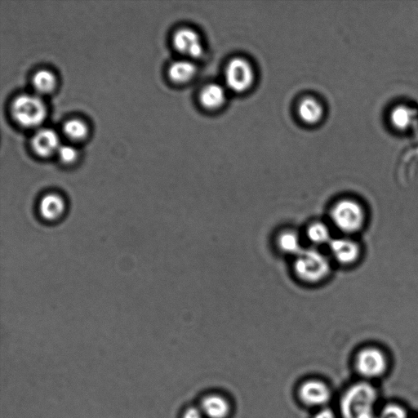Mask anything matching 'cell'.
Instances as JSON below:
<instances>
[{
    "label": "cell",
    "mask_w": 418,
    "mask_h": 418,
    "mask_svg": "<svg viewBox=\"0 0 418 418\" xmlns=\"http://www.w3.org/2000/svg\"><path fill=\"white\" fill-rule=\"evenodd\" d=\"M328 246L332 257L341 264H352L359 259L360 248L352 239L345 237L332 239Z\"/></svg>",
    "instance_id": "cell-9"
},
{
    "label": "cell",
    "mask_w": 418,
    "mask_h": 418,
    "mask_svg": "<svg viewBox=\"0 0 418 418\" xmlns=\"http://www.w3.org/2000/svg\"><path fill=\"white\" fill-rule=\"evenodd\" d=\"M197 73L193 62L188 60H181L173 62L168 70L170 77L176 83H182L190 81Z\"/></svg>",
    "instance_id": "cell-17"
},
{
    "label": "cell",
    "mask_w": 418,
    "mask_h": 418,
    "mask_svg": "<svg viewBox=\"0 0 418 418\" xmlns=\"http://www.w3.org/2000/svg\"><path fill=\"white\" fill-rule=\"evenodd\" d=\"M33 84L39 93L50 92L56 86V78L51 71L41 70L34 75Z\"/></svg>",
    "instance_id": "cell-19"
},
{
    "label": "cell",
    "mask_w": 418,
    "mask_h": 418,
    "mask_svg": "<svg viewBox=\"0 0 418 418\" xmlns=\"http://www.w3.org/2000/svg\"><path fill=\"white\" fill-rule=\"evenodd\" d=\"M306 235L310 241L315 246H322V244L329 243L331 240L330 230L326 224L323 222L315 221L311 223L308 230H306Z\"/></svg>",
    "instance_id": "cell-18"
},
{
    "label": "cell",
    "mask_w": 418,
    "mask_h": 418,
    "mask_svg": "<svg viewBox=\"0 0 418 418\" xmlns=\"http://www.w3.org/2000/svg\"><path fill=\"white\" fill-rule=\"evenodd\" d=\"M59 157L61 161L66 163H72L77 158V150L73 146L69 145H61L59 150Z\"/></svg>",
    "instance_id": "cell-22"
},
{
    "label": "cell",
    "mask_w": 418,
    "mask_h": 418,
    "mask_svg": "<svg viewBox=\"0 0 418 418\" xmlns=\"http://www.w3.org/2000/svg\"><path fill=\"white\" fill-rule=\"evenodd\" d=\"M377 390L368 382L351 386L342 395L340 411L342 418H375Z\"/></svg>",
    "instance_id": "cell-1"
},
{
    "label": "cell",
    "mask_w": 418,
    "mask_h": 418,
    "mask_svg": "<svg viewBox=\"0 0 418 418\" xmlns=\"http://www.w3.org/2000/svg\"><path fill=\"white\" fill-rule=\"evenodd\" d=\"M182 418H206V417L199 408L190 407L186 409Z\"/></svg>",
    "instance_id": "cell-23"
},
{
    "label": "cell",
    "mask_w": 418,
    "mask_h": 418,
    "mask_svg": "<svg viewBox=\"0 0 418 418\" xmlns=\"http://www.w3.org/2000/svg\"><path fill=\"white\" fill-rule=\"evenodd\" d=\"M31 145L40 157H48L60 148V140L54 130L42 128L32 137Z\"/></svg>",
    "instance_id": "cell-13"
},
{
    "label": "cell",
    "mask_w": 418,
    "mask_h": 418,
    "mask_svg": "<svg viewBox=\"0 0 418 418\" xmlns=\"http://www.w3.org/2000/svg\"><path fill=\"white\" fill-rule=\"evenodd\" d=\"M355 368L366 379H377L385 375L388 368L386 355L376 348H364L355 358Z\"/></svg>",
    "instance_id": "cell-5"
},
{
    "label": "cell",
    "mask_w": 418,
    "mask_h": 418,
    "mask_svg": "<svg viewBox=\"0 0 418 418\" xmlns=\"http://www.w3.org/2000/svg\"><path fill=\"white\" fill-rule=\"evenodd\" d=\"M328 257L315 248L303 249L295 257V271L302 281L315 283L322 281L330 272Z\"/></svg>",
    "instance_id": "cell-2"
},
{
    "label": "cell",
    "mask_w": 418,
    "mask_h": 418,
    "mask_svg": "<svg viewBox=\"0 0 418 418\" xmlns=\"http://www.w3.org/2000/svg\"><path fill=\"white\" fill-rule=\"evenodd\" d=\"M199 408L207 418H228L231 412L229 400L216 393L206 395L200 402Z\"/></svg>",
    "instance_id": "cell-12"
},
{
    "label": "cell",
    "mask_w": 418,
    "mask_h": 418,
    "mask_svg": "<svg viewBox=\"0 0 418 418\" xmlns=\"http://www.w3.org/2000/svg\"><path fill=\"white\" fill-rule=\"evenodd\" d=\"M199 99L203 108L217 110L224 105L226 92L225 88L219 84L212 83L203 88Z\"/></svg>",
    "instance_id": "cell-14"
},
{
    "label": "cell",
    "mask_w": 418,
    "mask_h": 418,
    "mask_svg": "<svg viewBox=\"0 0 418 418\" xmlns=\"http://www.w3.org/2000/svg\"><path fill=\"white\" fill-rule=\"evenodd\" d=\"M331 219L336 228L342 232L352 234L363 228L366 213L355 200L344 199L332 206Z\"/></svg>",
    "instance_id": "cell-3"
},
{
    "label": "cell",
    "mask_w": 418,
    "mask_h": 418,
    "mask_svg": "<svg viewBox=\"0 0 418 418\" xmlns=\"http://www.w3.org/2000/svg\"><path fill=\"white\" fill-rule=\"evenodd\" d=\"M418 119L417 110L412 106L399 104L394 106L389 113L390 126L395 131L404 132L412 130Z\"/></svg>",
    "instance_id": "cell-11"
},
{
    "label": "cell",
    "mask_w": 418,
    "mask_h": 418,
    "mask_svg": "<svg viewBox=\"0 0 418 418\" xmlns=\"http://www.w3.org/2000/svg\"><path fill=\"white\" fill-rule=\"evenodd\" d=\"M176 50L193 59L202 56L203 46L201 38L197 31L190 28H181L177 31L172 39Z\"/></svg>",
    "instance_id": "cell-8"
},
{
    "label": "cell",
    "mask_w": 418,
    "mask_h": 418,
    "mask_svg": "<svg viewBox=\"0 0 418 418\" xmlns=\"http://www.w3.org/2000/svg\"><path fill=\"white\" fill-rule=\"evenodd\" d=\"M277 246L283 252L295 257L304 249L299 235L290 230H284L279 235Z\"/></svg>",
    "instance_id": "cell-16"
},
{
    "label": "cell",
    "mask_w": 418,
    "mask_h": 418,
    "mask_svg": "<svg viewBox=\"0 0 418 418\" xmlns=\"http://www.w3.org/2000/svg\"><path fill=\"white\" fill-rule=\"evenodd\" d=\"M39 215L48 222L59 221L65 215L66 203L61 195L57 193H48L40 199Z\"/></svg>",
    "instance_id": "cell-10"
},
{
    "label": "cell",
    "mask_w": 418,
    "mask_h": 418,
    "mask_svg": "<svg viewBox=\"0 0 418 418\" xmlns=\"http://www.w3.org/2000/svg\"><path fill=\"white\" fill-rule=\"evenodd\" d=\"M63 131L70 139L80 140L87 135L88 128L82 120L73 119L64 123Z\"/></svg>",
    "instance_id": "cell-20"
},
{
    "label": "cell",
    "mask_w": 418,
    "mask_h": 418,
    "mask_svg": "<svg viewBox=\"0 0 418 418\" xmlns=\"http://www.w3.org/2000/svg\"><path fill=\"white\" fill-rule=\"evenodd\" d=\"M297 111L302 121L309 124L318 123L324 115L322 105L312 97H306L302 100Z\"/></svg>",
    "instance_id": "cell-15"
},
{
    "label": "cell",
    "mask_w": 418,
    "mask_h": 418,
    "mask_svg": "<svg viewBox=\"0 0 418 418\" xmlns=\"http://www.w3.org/2000/svg\"><path fill=\"white\" fill-rule=\"evenodd\" d=\"M375 418H408V413L402 406L397 404H390L381 409Z\"/></svg>",
    "instance_id": "cell-21"
},
{
    "label": "cell",
    "mask_w": 418,
    "mask_h": 418,
    "mask_svg": "<svg viewBox=\"0 0 418 418\" xmlns=\"http://www.w3.org/2000/svg\"><path fill=\"white\" fill-rule=\"evenodd\" d=\"M12 114L17 123L25 127H37L46 119V106L37 95L17 97L12 105Z\"/></svg>",
    "instance_id": "cell-4"
},
{
    "label": "cell",
    "mask_w": 418,
    "mask_h": 418,
    "mask_svg": "<svg viewBox=\"0 0 418 418\" xmlns=\"http://www.w3.org/2000/svg\"><path fill=\"white\" fill-rule=\"evenodd\" d=\"M314 418H336V415L332 409L323 408L315 413Z\"/></svg>",
    "instance_id": "cell-24"
},
{
    "label": "cell",
    "mask_w": 418,
    "mask_h": 418,
    "mask_svg": "<svg viewBox=\"0 0 418 418\" xmlns=\"http://www.w3.org/2000/svg\"><path fill=\"white\" fill-rule=\"evenodd\" d=\"M299 397L308 407H324L330 401L332 391L326 382L319 379L306 380L301 384Z\"/></svg>",
    "instance_id": "cell-7"
},
{
    "label": "cell",
    "mask_w": 418,
    "mask_h": 418,
    "mask_svg": "<svg viewBox=\"0 0 418 418\" xmlns=\"http://www.w3.org/2000/svg\"><path fill=\"white\" fill-rule=\"evenodd\" d=\"M225 77L226 86L230 90L243 92L255 82V70L246 60L235 59L226 68Z\"/></svg>",
    "instance_id": "cell-6"
}]
</instances>
